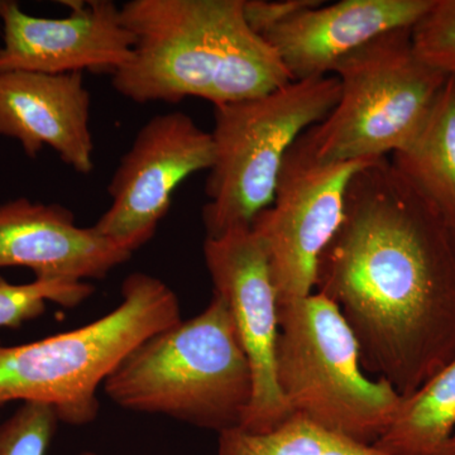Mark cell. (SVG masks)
<instances>
[{
  "mask_svg": "<svg viewBox=\"0 0 455 455\" xmlns=\"http://www.w3.org/2000/svg\"><path fill=\"white\" fill-rule=\"evenodd\" d=\"M314 291L348 323L364 370L401 396L455 355L453 233L387 157L350 181L344 220L320 257Z\"/></svg>",
  "mask_w": 455,
  "mask_h": 455,
  "instance_id": "1",
  "label": "cell"
},
{
  "mask_svg": "<svg viewBox=\"0 0 455 455\" xmlns=\"http://www.w3.org/2000/svg\"><path fill=\"white\" fill-rule=\"evenodd\" d=\"M121 18L136 42L112 84L134 103L199 98L220 107L292 82L248 23L244 0H131Z\"/></svg>",
  "mask_w": 455,
  "mask_h": 455,
  "instance_id": "2",
  "label": "cell"
},
{
  "mask_svg": "<svg viewBox=\"0 0 455 455\" xmlns=\"http://www.w3.org/2000/svg\"><path fill=\"white\" fill-rule=\"evenodd\" d=\"M103 388L131 411L169 416L218 434L241 427L252 398V374L227 302L212 292L199 315L132 350Z\"/></svg>",
  "mask_w": 455,
  "mask_h": 455,
  "instance_id": "3",
  "label": "cell"
},
{
  "mask_svg": "<svg viewBox=\"0 0 455 455\" xmlns=\"http://www.w3.org/2000/svg\"><path fill=\"white\" fill-rule=\"evenodd\" d=\"M121 293L116 309L82 328L23 346L0 343V406L44 403L62 423H92L99 388L123 359L182 320L178 296L160 278L136 272Z\"/></svg>",
  "mask_w": 455,
  "mask_h": 455,
  "instance_id": "4",
  "label": "cell"
},
{
  "mask_svg": "<svg viewBox=\"0 0 455 455\" xmlns=\"http://www.w3.org/2000/svg\"><path fill=\"white\" fill-rule=\"evenodd\" d=\"M277 382L293 416L374 444L403 396L362 366L357 338L333 301L314 291L280 307Z\"/></svg>",
  "mask_w": 455,
  "mask_h": 455,
  "instance_id": "5",
  "label": "cell"
},
{
  "mask_svg": "<svg viewBox=\"0 0 455 455\" xmlns=\"http://www.w3.org/2000/svg\"><path fill=\"white\" fill-rule=\"evenodd\" d=\"M334 75L291 82L263 97L214 107V163L203 208L206 238L251 228L274 202L286 155L339 100Z\"/></svg>",
  "mask_w": 455,
  "mask_h": 455,
  "instance_id": "6",
  "label": "cell"
},
{
  "mask_svg": "<svg viewBox=\"0 0 455 455\" xmlns=\"http://www.w3.org/2000/svg\"><path fill=\"white\" fill-rule=\"evenodd\" d=\"M339 100L307 132L328 163L376 161L400 151L429 116L449 77L416 55L411 28L383 33L333 68Z\"/></svg>",
  "mask_w": 455,
  "mask_h": 455,
  "instance_id": "7",
  "label": "cell"
},
{
  "mask_svg": "<svg viewBox=\"0 0 455 455\" xmlns=\"http://www.w3.org/2000/svg\"><path fill=\"white\" fill-rule=\"evenodd\" d=\"M307 132L284 158L274 202L251 226L267 256L280 307L315 290L320 257L344 220L350 181L373 163L320 160Z\"/></svg>",
  "mask_w": 455,
  "mask_h": 455,
  "instance_id": "8",
  "label": "cell"
},
{
  "mask_svg": "<svg viewBox=\"0 0 455 455\" xmlns=\"http://www.w3.org/2000/svg\"><path fill=\"white\" fill-rule=\"evenodd\" d=\"M214 163L212 134L182 112L157 114L137 133L108 187L110 203L94 224L104 238L133 253L154 238L176 188Z\"/></svg>",
  "mask_w": 455,
  "mask_h": 455,
  "instance_id": "9",
  "label": "cell"
},
{
  "mask_svg": "<svg viewBox=\"0 0 455 455\" xmlns=\"http://www.w3.org/2000/svg\"><path fill=\"white\" fill-rule=\"evenodd\" d=\"M214 292L227 302L252 374V398L241 429L263 434L292 418L277 382L280 305L267 256L251 228L204 242Z\"/></svg>",
  "mask_w": 455,
  "mask_h": 455,
  "instance_id": "10",
  "label": "cell"
},
{
  "mask_svg": "<svg viewBox=\"0 0 455 455\" xmlns=\"http://www.w3.org/2000/svg\"><path fill=\"white\" fill-rule=\"evenodd\" d=\"M64 18L36 17L16 2L0 8V73L29 71L113 75L132 57L134 36L123 25L121 7L110 0L66 2Z\"/></svg>",
  "mask_w": 455,
  "mask_h": 455,
  "instance_id": "11",
  "label": "cell"
},
{
  "mask_svg": "<svg viewBox=\"0 0 455 455\" xmlns=\"http://www.w3.org/2000/svg\"><path fill=\"white\" fill-rule=\"evenodd\" d=\"M434 0H341L317 3L269 28L274 47L292 82L331 75L344 57L383 33L412 28Z\"/></svg>",
  "mask_w": 455,
  "mask_h": 455,
  "instance_id": "12",
  "label": "cell"
},
{
  "mask_svg": "<svg viewBox=\"0 0 455 455\" xmlns=\"http://www.w3.org/2000/svg\"><path fill=\"white\" fill-rule=\"evenodd\" d=\"M90 106L83 73H0V136L18 140L29 158L47 146L89 175L94 170Z\"/></svg>",
  "mask_w": 455,
  "mask_h": 455,
  "instance_id": "13",
  "label": "cell"
},
{
  "mask_svg": "<svg viewBox=\"0 0 455 455\" xmlns=\"http://www.w3.org/2000/svg\"><path fill=\"white\" fill-rule=\"evenodd\" d=\"M131 257L94 227L77 226L73 212L59 204L20 197L0 205V268L86 283L107 277Z\"/></svg>",
  "mask_w": 455,
  "mask_h": 455,
  "instance_id": "14",
  "label": "cell"
},
{
  "mask_svg": "<svg viewBox=\"0 0 455 455\" xmlns=\"http://www.w3.org/2000/svg\"><path fill=\"white\" fill-rule=\"evenodd\" d=\"M409 188L455 229V77H449L423 127L390 160Z\"/></svg>",
  "mask_w": 455,
  "mask_h": 455,
  "instance_id": "15",
  "label": "cell"
},
{
  "mask_svg": "<svg viewBox=\"0 0 455 455\" xmlns=\"http://www.w3.org/2000/svg\"><path fill=\"white\" fill-rule=\"evenodd\" d=\"M455 436V355L403 397L377 448L390 455H451Z\"/></svg>",
  "mask_w": 455,
  "mask_h": 455,
  "instance_id": "16",
  "label": "cell"
},
{
  "mask_svg": "<svg viewBox=\"0 0 455 455\" xmlns=\"http://www.w3.org/2000/svg\"><path fill=\"white\" fill-rule=\"evenodd\" d=\"M218 455H390L374 444L348 436L292 416L268 433H248L241 427L223 431Z\"/></svg>",
  "mask_w": 455,
  "mask_h": 455,
  "instance_id": "17",
  "label": "cell"
},
{
  "mask_svg": "<svg viewBox=\"0 0 455 455\" xmlns=\"http://www.w3.org/2000/svg\"><path fill=\"white\" fill-rule=\"evenodd\" d=\"M94 287L70 280L35 278L32 283L14 284L0 276V326L20 328L41 316L47 302L75 307L92 296Z\"/></svg>",
  "mask_w": 455,
  "mask_h": 455,
  "instance_id": "18",
  "label": "cell"
},
{
  "mask_svg": "<svg viewBox=\"0 0 455 455\" xmlns=\"http://www.w3.org/2000/svg\"><path fill=\"white\" fill-rule=\"evenodd\" d=\"M416 55L455 77V0H434L433 5L411 28Z\"/></svg>",
  "mask_w": 455,
  "mask_h": 455,
  "instance_id": "19",
  "label": "cell"
},
{
  "mask_svg": "<svg viewBox=\"0 0 455 455\" xmlns=\"http://www.w3.org/2000/svg\"><path fill=\"white\" fill-rule=\"evenodd\" d=\"M57 421L52 407L23 403L0 424V455H46Z\"/></svg>",
  "mask_w": 455,
  "mask_h": 455,
  "instance_id": "20",
  "label": "cell"
},
{
  "mask_svg": "<svg viewBox=\"0 0 455 455\" xmlns=\"http://www.w3.org/2000/svg\"><path fill=\"white\" fill-rule=\"evenodd\" d=\"M316 0H244L245 17L251 27L262 36L269 28L299 13L302 9L317 4Z\"/></svg>",
  "mask_w": 455,
  "mask_h": 455,
  "instance_id": "21",
  "label": "cell"
},
{
  "mask_svg": "<svg viewBox=\"0 0 455 455\" xmlns=\"http://www.w3.org/2000/svg\"><path fill=\"white\" fill-rule=\"evenodd\" d=\"M451 455H455V436L453 438V443H451Z\"/></svg>",
  "mask_w": 455,
  "mask_h": 455,
  "instance_id": "22",
  "label": "cell"
},
{
  "mask_svg": "<svg viewBox=\"0 0 455 455\" xmlns=\"http://www.w3.org/2000/svg\"><path fill=\"white\" fill-rule=\"evenodd\" d=\"M79 455H97V454L90 453V451H86V453H82V454H79Z\"/></svg>",
  "mask_w": 455,
  "mask_h": 455,
  "instance_id": "23",
  "label": "cell"
},
{
  "mask_svg": "<svg viewBox=\"0 0 455 455\" xmlns=\"http://www.w3.org/2000/svg\"><path fill=\"white\" fill-rule=\"evenodd\" d=\"M451 233H453L454 241H455V229H451Z\"/></svg>",
  "mask_w": 455,
  "mask_h": 455,
  "instance_id": "24",
  "label": "cell"
},
{
  "mask_svg": "<svg viewBox=\"0 0 455 455\" xmlns=\"http://www.w3.org/2000/svg\"><path fill=\"white\" fill-rule=\"evenodd\" d=\"M3 2H4V0H0V8H2Z\"/></svg>",
  "mask_w": 455,
  "mask_h": 455,
  "instance_id": "25",
  "label": "cell"
}]
</instances>
